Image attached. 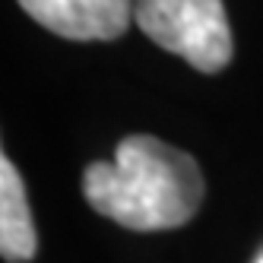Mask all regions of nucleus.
Listing matches in <instances>:
<instances>
[{"mask_svg":"<svg viewBox=\"0 0 263 263\" xmlns=\"http://www.w3.org/2000/svg\"><path fill=\"white\" fill-rule=\"evenodd\" d=\"M83 197L124 229L162 232L197 216L203 175L187 153L134 134L121 140L115 162H92L83 172Z\"/></svg>","mask_w":263,"mask_h":263,"instance_id":"f257e3e1","label":"nucleus"},{"mask_svg":"<svg viewBox=\"0 0 263 263\" xmlns=\"http://www.w3.org/2000/svg\"><path fill=\"white\" fill-rule=\"evenodd\" d=\"M134 20L159 48L203 73H216L232 61V29L222 0H137Z\"/></svg>","mask_w":263,"mask_h":263,"instance_id":"f03ea898","label":"nucleus"},{"mask_svg":"<svg viewBox=\"0 0 263 263\" xmlns=\"http://www.w3.org/2000/svg\"><path fill=\"white\" fill-rule=\"evenodd\" d=\"M137 0H20L39 26L70 42L121 39L134 20Z\"/></svg>","mask_w":263,"mask_h":263,"instance_id":"7ed1b4c3","label":"nucleus"},{"mask_svg":"<svg viewBox=\"0 0 263 263\" xmlns=\"http://www.w3.org/2000/svg\"><path fill=\"white\" fill-rule=\"evenodd\" d=\"M39 251V235L32 225V210L26 200V184L16 165L0 159V254L7 263H26Z\"/></svg>","mask_w":263,"mask_h":263,"instance_id":"20e7f679","label":"nucleus"},{"mask_svg":"<svg viewBox=\"0 0 263 263\" xmlns=\"http://www.w3.org/2000/svg\"><path fill=\"white\" fill-rule=\"evenodd\" d=\"M254 263H263V254H260V257H257V260H254Z\"/></svg>","mask_w":263,"mask_h":263,"instance_id":"39448f33","label":"nucleus"}]
</instances>
